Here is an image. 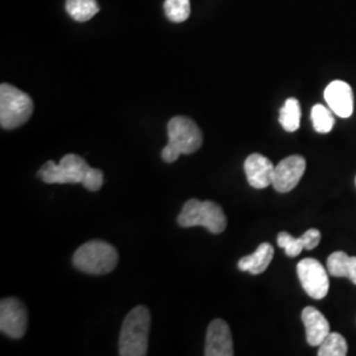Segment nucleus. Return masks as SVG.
Segmentation results:
<instances>
[{"label": "nucleus", "mask_w": 356, "mask_h": 356, "mask_svg": "<svg viewBox=\"0 0 356 356\" xmlns=\"http://www.w3.org/2000/svg\"><path fill=\"white\" fill-rule=\"evenodd\" d=\"M168 144L161 152L166 163L177 161L181 154L197 152L204 141L198 124L188 116H175L168 123Z\"/></svg>", "instance_id": "f257e3e1"}, {"label": "nucleus", "mask_w": 356, "mask_h": 356, "mask_svg": "<svg viewBox=\"0 0 356 356\" xmlns=\"http://www.w3.org/2000/svg\"><path fill=\"white\" fill-rule=\"evenodd\" d=\"M151 329V313L147 306L134 307L122 325L119 335V355L145 356Z\"/></svg>", "instance_id": "f03ea898"}, {"label": "nucleus", "mask_w": 356, "mask_h": 356, "mask_svg": "<svg viewBox=\"0 0 356 356\" xmlns=\"http://www.w3.org/2000/svg\"><path fill=\"white\" fill-rule=\"evenodd\" d=\"M119 254L114 245L103 241H90L73 256L74 267L89 275H107L118 266Z\"/></svg>", "instance_id": "7ed1b4c3"}, {"label": "nucleus", "mask_w": 356, "mask_h": 356, "mask_svg": "<svg viewBox=\"0 0 356 356\" xmlns=\"http://www.w3.org/2000/svg\"><path fill=\"white\" fill-rule=\"evenodd\" d=\"M177 223L178 226L185 229L202 226L211 234H220L227 226V218L223 209L216 202L194 198L184 204Z\"/></svg>", "instance_id": "20e7f679"}, {"label": "nucleus", "mask_w": 356, "mask_h": 356, "mask_svg": "<svg viewBox=\"0 0 356 356\" xmlns=\"http://www.w3.org/2000/svg\"><path fill=\"white\" fill-rule=\"evenodd\" d=\"M33 114L31 97L10 83L0 86V126L4 129L22 127Z\"/></svg>", "instance_id": "39448f33"}, {"label": "nucleus", "mask_w": 356, "mask_h": 356, "mask_svg": "<svg viewBox=\"0 0 356 356\" xmlns=\"http://www.w3.org/2000/svg\"><path fill=\"white\" fill-rule=\"evenodd\" d=\"M89 169L90 165L83 157L69 153L58 164L49 160L40 168L38 176L45 184H82Z\"/></svg>", "instance_id": "423d86ee"}, {"label": "nucleus", "mask_w": 356, "mask_h": 356, "mask_svg": "<svg viewBox=\"0 0 356 356\" xmlns=\"http://www.w3.org/2000/svg\"><path fill=\"white\" fill-rule=\"evenodd\" d=\"M297 273L300 282L312 298L322 300L327 296L330 281L327 270L316 259H304L297 266Z\"/></svg>", "instance_id": "0eeeda50"}, {"label": "nucleus", "mask_w": 356, "mask_h": 356, "mask_svg": "<svg viewBox=\"0 0 356 356\" xmlns=\"http://www.w3.org/2000/svg\"><path fill=\"white\" fill-rule=\"evenodd\" d=\"M26 305L15 297L3 298L0 302V331L13 339H20L26 335Z\"/></svg>", "instance_id": "6e6552de"}, {"label": "nucleus", "mask_w": 356, "mask_h": 356, "mask_svg": "<svg viewBox=\"0 0 356 356\" xmlns=\"http://www.w3.org/2000/svg\"><path fill=\"white\" fill-rule=\"evenodd\" d=\"M306 169L305 159L298 154H293L284 160H281L275 166L272 185L275 191L279 193H289L293 191L301 178L304 176Z\"/></svg>", "instance_id": "1a4fd4ad"}, {"label": "nucleus", "mask_w": 356, "mask_h": 356, "mask_svg": "<svg viewBox=\"0 0 356 356\" xmlns=\"http://www.w3.org/2000/svg\"><path fill=\"white\" fill-rule=\"evenodd\" d=\"M206 356H232L234 355V343L232 335L227 322L223 319H214L209 327L206 335Z\"/></svg>", "instance_id": "9d476101"}, {"label": "nucleus", "mask_w": 356, "mask_h": 356, "mask_svg": "<svg viewBox=\"0 0 356 356\" xmlns=\"http://www.w3.org/2000/svg\"><path fill=\"white\" fill-rule=\"evenodd\" d=\"M325 99L331 111L341 118H350L354 111V94L344 81H332L325 90Z\"/></svg>", "instance_id": "9b49d317"}, {"label": "nucleus", "mask_w": 356, "mask_h": 356, "mask_svg": "<svg viewBox=\"0 0 356 356\" xmlns=\"http://www.w3.org/2000/svg\"><path fill=\"white\" fill-rule=\"evenodd\" d=\"M244 172L248 184L254 189H266L272 185L275 165L266 156L260 153H252L244 163Z\"/></svg>", "instance_id": "f8f14e48"}, {"label": "nucleus", "mask_w": 356, "mask_h": 356, "mask_svg": "<svg viewBox=\"0 0 356 356\" xmlns=\"http://www.w3.org/2000/svg\"><path fill=\"white\" fill-rule=\"evenodd\" d=\"M301 318L305 325L306 341L310 346H319L331 332L329 321L313 306H306Z\"/></svg>", "instance_id": "ddd939ff"}, {"label": "nucleus", "mask_w": 356, "mask_h": 356, "mask_svg": "<svg viewBox=\"0 0 356 356\" xmlns=\"http://www.w3.org/2000/svg\"><path fill=\"white\" fill-rule=\"evenodd\" d=\"M273 254H275V250L269 243H261L254 254L244 256L239 260L238 267L243 272L260 275L269 267V264L273 259Z\"/></svg>", "instance_id": "4468645a"}, {"label": "nucleus", "mask_w": 356, "mask_h": 356, "mask_svg": "<svg viewBox=\"0 0 356 356\" xmlns=\"http://www.w3.org/2000/svg\"><path fill=\"white\" fill-rule=\"evenodd\" d=\"M66 11L79 23L88 22L99 13L97 0H66Z\"/></svg>", "instance_id": "2eb2a0df"}, {"label": "nucleus", "mask_w": 356, "mask_h": 356, "mask_svg": "<svg viewBox=\"0 0 356 356\" xmlns=\"http://www.w3.org/2000/svg\"><path fill=\"white\" fill-rule=\"evenodd\" d=\"M280 124L286 132H296L301 122V107L296 98L286 99L280 110Z\"/></svg>", "instance_id": "dca6fc26"}, {"label": "nucleus", "mask_w": 356, "mask_h": 356, "mask_svg": "<svg viewBox=\"0 0 356 356\" xmlns=\"http://www.w3.org/2000/svg\"><path fill=\"white\" fill-rule=\"evenodd\" d=\"M347 342L339 332H330L319 344L318 356H346Z\"/></svg>", "instance_id": "f3484780"}, {"label": "nucleus", "mask_w": 356, "mask_h": 356, "mask_svg": "<svg viewBox=\"0 0 356 356\" xmlns=\"http://www.w3.org/2000/svg\"><path fill=\"white\" fill-rule=\"evenodd\" d=\"M312 122L313 127L319 134H329L334 124L335 119L332 116V111L322 104H316L312 108Z\"/></svg>", "instance_id": "a211bd4d"}, {"label": "nucleus", "mask_w": 356, "mask_h": 356, "mask_svg": "<svg viewBox=\"0 0 356 356\" xmlns=\"http://www.w3.org/2000/svg\"><path fill=\"white\" fill-rule=\"evenodd\" d=\"M166 17L173 23H182L191 16V0H165Z\"/></svg>", "instance_id": "6ab92c4d"}, {"label": "nucleus", "mask_w": 356, "mask_h": 356, "mask_svg": "<svg viewBox=\"0 0 356 356\" xmlns=\"http://www.w3.org/2000/svg\"><path fill=\"white\" fill-rule=\"evenodd\" d=\"M350 261L351 256H348L343 251H337L327 259V270L334 277H348Z\"/></svg>", "instance_id": "aec40b11"}, {"label": "nucleus", "mask_w": 356, "mask_h": 356, "mask_svg": "<svg viewBox=\"0 0 356 356\" xmlns=\"http://www.w3.org/2000/svg\"><path fill=\"white\" fill-rule=\"evenodd\" d=\"M277 244L281 248L285 250V254L289 257H296L302 252V250H305L304 242L300 238H293L291 234L288 232H280L277 236Z\"/></svg>", "instance_id": "412c9836"}, {"label": "nucleus", "mask_w": 356, "mask_h": 356, "mask_svg": "<svg viewBox=\"0 0 356 356\" xmlns=\"http://www.w3.org/2000/svg\"><path fill=\"white\" fill-rule=\"evenodd\" d=\"M83 188H86L90 191H98L103 185V172L99 169H95V168H91L90 166L86 176L83 178V182H82Z\"/></svg>", "instance_id": "4be33fe9"}, {"label": "nucleus", "mask_w": 356, "mask_h": 356, "mask_svg": "<svg viewBox=\"0 0 356 356\" xmlns=\"http://www.w3.org/2000/svg\"><path fill=\"white\" fill-rule=\"evenodd\" d=\"M305 250H314L321 242V232L317 229H310L301 236Z\"/></svg>", "instance_id": "5701e85b"}, {"label": "nucleus", "mask_w": 356, "mask_h": 356, "mask_svg": "<svg viewBox=\"0 0 356 356\" xmlns=\"http://www.w3.org/2000/svg\"><path fill=\"white\" fill-rule=\"evenodd\" d=\"M348 279L356 285V256L351 257L350 261V270H348Z\"/></svg>", "instance_id": "b1692460"}]
</instances>
